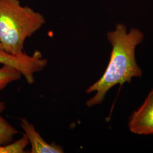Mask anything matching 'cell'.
Returning a JSON list of instances; mask_svg holds the SVG:
<instances>
[{"mask_svg": "<svg viewBox=\"0 0 153 153\" xmlns=\"http://www.w3.org/2000/svg\"><path fill=\"white\" fill-rule=\"evenodd\" d=\"M107 38L112 48L109 62L103 76L86 91L88 94L95 93L86 102L88 107L102 103L106 94L116 85L131 83L134 78L142 76L136 55L138 45L145 39L142 30L134 27L128 30L124 24L119 23L107 33Z\"/></svg>", "mask_w": 153, "mask_h": 153, "instance_id": "cell-1", "label": "cell"}, {"mask_svg": "<svg viewBox=\"0 0 153 153\" xmlns=\"http://www.w3.org/2000/svg\"><path fill=\"white\" fill-rule=\"evenodd\" d=\"M45 23L44 16L19 0H0V43L4 52L20 56L26 39Z\"/></svg>", "mask_w": 153, "mask_h": 153, "instance_id": "cell-2", "label": "cell"}, {"mask_svg": "<svg viewBox=\"0 0 153 153\" xmlns=\"http://www.w3.org/2000/svg\"><path fill=\"white\" fill-rule=\"evenodd\" d=\"M48 61L36 51L32 56L24 53L20 56L11 55L5 52H0V64L8 65L20 71L29 84L35 82L34 74L42 71L47 65Z\"/></svg>", "mask_w": 153, "mask_h": 153, "instance_id": "cell-3", "label": "cell"}, {"mask_svg": "<svg viewBox=\"0 0 153 153\" xmlns=\"http://www.w3.org/2000/svg\"><path fill=\"white\" fill-rule=\"evenodd\" d=\"M128 127L135 134L153 135V88L141 105L131 114Z\"/></svg>", "mask_w": 153, "mask_h": 153, "instance_id": "cell-4", "label": "cell"}, {"mask_svg": "<svg viewBox=\"0 0 153 153\" xmlns=\"http://www.w3.org/2000/svg\"><path fill=\"white\" fill-rule=\"evenodd\" d=\"M21 126L31 145V153H62L63 149L54 143L49 144L36 131L34 126L26 119H23Z\"/></svg>", "mask_w": 153, "mask_h": 153, "instance_id": "cell-5", "label": "cell"}, {"mask_svg": "<svg viewBox=\"0 0 153 153\" xmlns=\"http://www.w3.org/2000/svg\"><path fill=\"white\" fill-rule=\"evenodd\" d=\"M5 107L4 102L0 101V146L11 142L14 136L18 133L14 127L1 116Z\"/></svg>", "mask_w": 153, "mask_h": 153, "instance_id": "cell-6", "label": "cell"}, {"mask_svg": "<svg viewBox=\"0 0 153 153\" xmlns=\"http://www.w3.org/2000/svg\"><path fill=\"white\" fill-rule=\"evenodd\" d=\"M22 74L16 68L8 65L0 68V91L11 82L21 79Z\"/></svg>", "mask_w": 153, "mask_h": 153, "instance_id": "cell-7", "label": "cell"}, {"mask_svg": "<svg viewBox=\"0 0 153 153\" xmlns=\"http://www.w3.org/2000/svg\"><path fill=\"white\" fill-rule=\"evenodd\" d=\"M29 143L27 137L25 134L23 137L15 142L0 146V153H23Z\"/></svg>", "mask_w": 153, "mask_h": 153, "instance_id": "cell-8", "label": "cell"}, {"mask_svg": "<svg viewBox=\"0 0 153 153\" xmlns=\"http://www.w3.org/2000/svg\"><path fill=\"white\" fill-rule=\"evenodd\" d=\"M4 52V51H3V49H2V45H1V44L0 43V52Z\"/></svg>", "mask_w": 153, "mask_h": 153, "instance_id": "cell-9", "label": "cell"}]
</instances>
